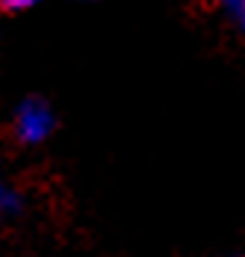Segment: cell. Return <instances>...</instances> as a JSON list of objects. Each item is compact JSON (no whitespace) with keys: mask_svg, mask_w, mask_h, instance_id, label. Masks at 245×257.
Instances as JSON below:
<instances>
[{"mask_svg":"<svg viewBox=\"0 0 245 257\" xmlns=\"http://www.w3.org/2000/svg\"><path fill=\"white\" fill-rule=\"evenodd\" d=\"M18 210H21V196L0 176V216H9V213H18Z\"/></svg>","mask_w":245,"mask_h":257,"instance_id":"7a4b0ae2","label":"cell"},{"mask_svg":"<svg viewBox=\"0 0 245 257\" xmlns=\"http://www.w3.org/2000/svg\"><path fill=\"white\" fill-rule=\"evenodd\" d=\"M225 9H228L230 21L245 32V0H225Z\"/></svg>","mask_w":245,"mask_h":257,"instance_id":"3957f363","label":"cell"},{"mask_svg":"<svg viewBox=\"0 0 245 257\" xmlns=\"http://www.w3.org/2000/svg\"><path fill=\"white\" fill-rule=\"evenodd\" d=\"M35 3H41V0H0V9H6V12H24V9H33Z\"/></svg>","mask_w":245,"mask_h":257,"instance_id":"277c9868","label":"cell"},{"mask_svg":"<svg viewBox=\"0 0 245 257\" xmlns=\"http://www.w3.org/2000/svg\"><path fill=\"white\" fill-rule=\"evenodd\" d=\"M56 126V117L50 111V105L38 96H30L18 105V114H15V135L18 141L24 144H41L47 141L50 132Z\"/></svg>","mask_w":245,"mask_h":257,"instance_id":"6da1fadb","label":"cell"}]
</instances>
